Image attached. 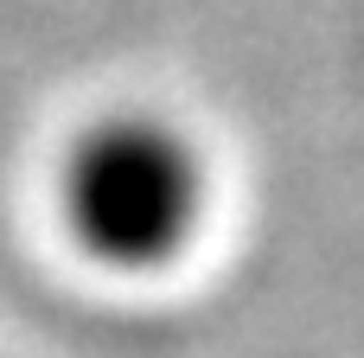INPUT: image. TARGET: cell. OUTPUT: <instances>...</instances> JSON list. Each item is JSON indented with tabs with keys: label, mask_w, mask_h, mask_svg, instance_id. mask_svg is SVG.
<instances>
[{
	"label": "cell",
	"mask_w": 364,
	"mask_h": 358,
	"mask_svg": "<svg viewBox=\"0 0 364 358\" xmlns=\"http://www.w3.org/2000/svg\"><path fill=\"white\" fill-rule=\"evenodd\" d=\"M51 199L83 263L109 275H160L205 237L211 160L173 115L109 109L70 128L51 167Z\"/></svg>",
	"instance_id": "6da1fadb"
}]
</instances>
